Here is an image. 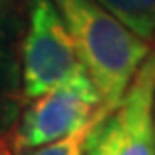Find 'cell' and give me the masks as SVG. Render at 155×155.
I'll return each mask as SVG.
<instances>
[{
	"instance_id": "obj_5",
	"label": "cell",
	"mask_w": 155,
	"mask_h": 155,
	"mask_svg": "<svg viewBox=\"0 0 155 155\" xmlns=\"http://www.w3.org/2000/svg\"><path fill=\"white\" fill-rule=\"evenodd\" d=\"M141 38H155V0H97Z\"/></svg>"
},
{
	"instance_id": "obj_7",
	"label": "cell",
	"mask_w": 155,
	"mask_h": 155,
	"mask_svg": "<svg viewBox=\"0 0 155 155\" xmlns=\"http://www.w3.org/2000/svg\"><path fill=\"white\" fill-rule=\"evenodd\" d=\"M10 75V51L8 42H0V81Z\"/></svg>"
},
{
	"instance_id": "obj_4",
	"label": "cell",
	"mask_w": 155,
	"mask_h": 155,
	"mask_svg": "<svg viewBox=\"0 0 155 155\" xmlns=\"http://www.w3.org/2000/svg\"><path fill=\"white\" fill-rule=\"evenodd\" d=\"M101 97L83 69L67 83L32 99L18 125L14 145L18 151L36 149L83 131L99 117Z\"/></svg>"
},
{
	"instance_id": "obj_3",
	"label": "cell",
	"mask_w": 155,
	"mask_h": 155,
	"mask_svg": "<svg viewBox=\"0 0 155 155\" xmlns=\"http://www.w3.org/2000/svg\"><path fill=\"white\" fill-rule=\"evenodd\" d=\"M85 69L52 0H32L22 45V89L36 99Z\"/></svg>"
},
{
	"instance_id": "obj_1",
	"label": "cell",
	"mask_w": 155,
	"mask_h": 155,
	"mask_svg": "<svg viewBox=\"0 0 155 155\" xmlns=\"http://www.w3.org/2000/svg\"><path fill=\"white\" fill-rule=\"evenodd\" d=\"M52 2L69 28L87 75L99 91V117H103L123 99L137 69L149 57V45L97 0Z\"/></svg>"
},
{
	"instance_id": "obj_2",
	"label": "cell",
	"mask_w": 155,
	"mask_h": 155,
	"mask_svg": "<svg viewBox=\"0 0 155 155\" xmlns=\"http://www.w3.org/2000/svg\"><path fill=\"white\" fill-rule=\"evenodd\" d=\"M83 155H155V52L137 69L119 105L91 123Z\"/></svg>"
},
{
	"instance_id": "obj_8",
	"label": "cell",
	"mask_w": 155,
	"mask_h": 155,
	"mask_svg": "<svg viewBox=\"0 0 155 155\" xmlns=\"http://www.w3.org/2000/svg\"><path fill=\"white\" fill-rule=\"evenodd\" d=\"M0 42H8V38H6V18L2 8H0Z\"/></svg>"
},
{
	"instance_id": "obj_6",
	"label": "cell",
	"mask_w": 155,
	"mask_h": 155,
	"mask_svg": "<svg viewBox=\"0 0 155 155\" xmlns=\"http://www.w3.org/2000/svg\"><path fill=\"white\" fill-rule=\"evenodd\" d=\"M89 127L83 129V131H79V133H75V135L58 139L54 143H48V145H42V147H36V149L24 151V155H83V145H85Z\"/></svg>"
}]
</instances>
